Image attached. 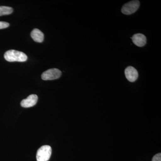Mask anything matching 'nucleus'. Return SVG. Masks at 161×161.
<instances>
[{"label":"nucleus","instance_id":"5","mask_svg":"<svg viewBox=\"0 0 161 161\" xmlns=\"http://www.w3.org/2000/svg\"><path fill=\"white\" fill-rule=\"evenodd\" d=\"M125 74L127 80L130 82H134L138 79V72L137 70L133 67H128L125 69Z\"/></svg>","mask_w":161,"mask_h":161},{"label":"nucleus","instance_id":"1","mask_svg":"<svg viewBox=\"0 0 161 161\" xmlns=\"http://www.w3.org/2000/svg\"><path fill=\"white\" fill-rule=\"evenodd\" d=\"M4 58L9 62H25L27 60L26 54L15 50H10L6 52L4 54Z\"/></svg>","mask_w":161,"mask_h":161},{"label":"nucleus","instance_id":"9","mask_svg":"<svg viewBox=\"0 0 161 161\" xmlns=\"http://www.w3.org/2000/svg\"><path fill=\"white\" fill-rule=\"evenodd\" d=\"M13 12V9L9 6H0V16L11 14Z\"/></svg>","mask_w":161,"mask_h":161},{"label":"nucleus","instance_id":"6","mask_svg":"<svg viewBox=\"0 0 161 161\" xmlns=\"http://www.w3.org/2000/svg\"><path fill=\"white\" fill-rule=\"evenodd\" d=\"M38 97L36 95H30L27 98L23 99L21 102V105L25 108H30L35 106L37 103Z\"/></svg>","mask_w":161,"mask_h":161},{"label":"nucleus","instance_id":"2","mask_svg":"<svg viewBox=\"0 0 161 161\" xmlns=\"http://www.w3.org/2000/svg\"><path fill=\"white\" fill-rule=\"evenodd\" d=\"M52 148L49 146L45 145L40 147L36 153L37 161H48L52 155Z\"/></svg>","mask_w":161,"mask_h":161},{"label":"nucleus","instance_id":"7","mask_svg":"<svg viewBox=\"0 0 161 161\" xmlns=\"http://www.w3.org/2000/svg\"><path fill=\"white\" fill-rule=\"evenodd\" d=\"M132 40L134 44L139 47L145 46L147 43V38L144 35L141 33L133 35Z\"/></svg>","mask_w":161,"mask_h":161},{"label":"nucleus","instance_id":"3","mask_svg":"<svg viewBox=\"0 0 161 161\" xmlns=\"http://www.w3.org/2000/svg\"><path fill=\"white\" fill-rule=\"evenodd\" d=\"M140 6L138 1H132L127 3L123 6L121 12L125 15H130L137 11Z\"/></svg>","mask_w":161,"mask_h":161},{"label":"nucleus","instance_id":"4","mask_svg":"<svg viewBox=\"0 0 161 161\" xmlns=\"http://www.w3.org/2000/svg\"><path fill=\"white\" fill-rule=\"evenodd\" d=\"M62 73L58 69H51L43 72L41 78L43 80H53L60 78Z\"/></svg>","mask_w":161,"mask_h":161},{"label":"nucleus","instance_id":"8","mask_svg":"<svg viewBox=\"0 0 161 161\" xmlns=\"http://www.w3.org/2000/svg\"><path fill=\"white\" fill-rule=\"evenodd\" d=\"M31 38L35 42L38 43H42L44 40V34L40 30L34 29L31 31Z\"/></svg>","mask_w":161,"mask_h":161},{"label":"nucleus","instance_id":"11","mask_svg":"<svg viewBox=\"0 0 161 161\" xmlns=\"http://www.w3.org/2000/svg\"><path fill=\"white\" fill-rule=\"evenodd\" d=\"M152 161H161V153L156 154L153 158Z\"/></svg>","mask_w":161,"mask_h":161},{"label":"nucleus","instance_id":"10","mask_svg":"<svg viewBox=\"0 0 161 161\" xmlns=\"http://www.w3.org/2000/svg\"><path fill=\"white\" fill-rule=\"evenodd\" d=\"M9 24L6 22H2L0 21V29H5L9 27Z\"/></svg>","mask_w":161,"mask_h":161}]
</instances>
